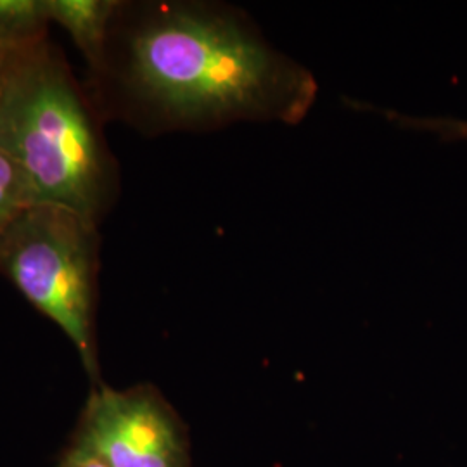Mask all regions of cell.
Listing matches in <instances>:
<instances>
[{
    "label": "cell",
    "mask_w": 467,
    "mask_h": 467,
    "mask_svg": "<svg viewBox=\"0 0 467 467\" xmlns=\"http://www.w3.org/2000/svg\"><path fill=\"white\" fill-rule=\"evenodd\" d=\"M96 80L118 115L150 134L296 125L318 92L248 13L200 0L119 2Z\"/></svg>",
    "instance_id": "1"
},
{
    "label": "cell",
    "mask_w": 467,
    "mask_h": 467,
    "mask_svg": "<svg viewBox=\"0 0 467 467\" xmlns=\"http://www.w3.org/2000/svg\"><path fill=\"white\" fill-rule=\"evenodd\" d=\"M0 150L23 171L34 204L98 223L109 208L113 158L92 104L47 38L23 49L2 85Z\"/></svg>",
    "instance_id": "2"
},
{
    "label": "cell",
    "mask_w": 467,
    "mask_h": 467,
    "mask_svg": "<svg viewBox=\"0 0 467 467\" xmlns=\"http://www.w3.org/2000/svg\"><path fill=\"white\" fill-rule=\"evenodd\" d=\"M98 272V222L65 206L32 204L0 237V274L67 334L92 386L102 383Z\"/></svg>",
    "instance_id": "3"
},
{
    "label": "cell",
    "mask_w": 467,
    "mask_h": 467,
    "mask_svg": "<svg viewBox=\"0 0 467 467\" xmlns=\"http://www.w3.org/2000/svg\"><path fill=\"white\" fill-rule=\"evenodd\" d=\"M67 445L108 467H192L184 420L150 383L92 386Z\"/></svg>",
    "instance_id": "4"
},
{
    "label": "cell",
    "mask_w": 467,
    "mask_h": 467,
    "mask_svg": "<svg viewBox=\"0 0 467 467\" xmlns=\"http://www.w3.org/2000/svg\"><path fill=\"white\" fill-rule=\"evenodd\" d=\"M119 2L113 0H46L47 16L73 38L98 78L108 54V42Z\"/></svg>",
    "instance_id": "5"
},
{
    "label": "cell",
    "mask_w": 467,
    "mask_h": 467,
    "mask_svg": "<svg viewBox=\"0 0 467 467\" xmlns=\"http://www.w3.org/2000/svg\"><path fill=\"white\" fill-rule=\"evenodd\" d=\"M46 0H0V44L30 46L46 40Z\"/></svg>",
    "instance_id": "6"
},
{
    "label": "cell",
    "mask_w": 467,
    "mask_h": 467,
    "mask_svg": "<svg viewBox=\"0 0 467 467\" xmlns=\"http://www.w3.org/2000/svg\"><path fill=\"white\" fill-rule=\"evenodd\" d=\"M34 204L30 185L16 163L0 150V237L17 215Z\"/></svg>",
    "instance_id": "7"
},
{
    "label": "cell",
    "mask_w": 467,
    "mask_h": 467,
    "mask_svg": "<svg viewBox=\"0 0 467 467\" xmlns=\"http://www.w3.org/2000/svg\"><path fill=\"white\" fill-rule=\"evenodd\" d=\"M378 111L384 118H388L389 121L397 123L401 129L438 135L441 140H447V142H455V140L467 142V119L445 117H409V115H401L397 111H388V109H379V108H378Z\"/></svg>",
    "instance_id": "8"
},
{
    "label": "cell",
    "mask_w": 467,
    "mask_h": 467,
    "mask_svg": "<svg viewBox=\"0 0 467 467\" xmlns=\"http://www.w3.org/2000/svg\"><path fill=\"white\" fill-rule=\"evenodd\" d=\"M56 467H108L100 462L98 457L90 455L84 451H78L75 447L67 445L59 457H57V466Z\"/></svg>",
    "instance_id": "9"
},
{
    "label": "cell",
    "mask_w": 467,
    "mask_h": 467,
    "mask_svg": "<svg viewBox=\"0 0 467 467\" xmlns=\"http://www.w3.org/2000/svg\"><path fill=\"white\" fill-rule=\"evenodd\" d=\"M32 46V44H30ZM28 46H7V44H0V90L2 85L5 82L11 67L15 65L17 56L26 49Z\"/></svg>",
    "instance_id": "10"
}]
</instances>
